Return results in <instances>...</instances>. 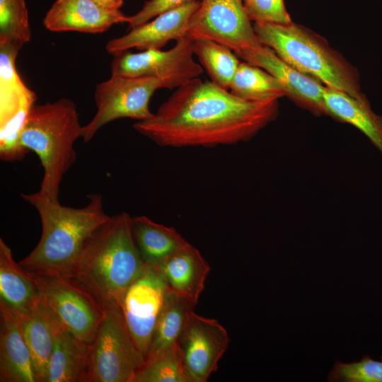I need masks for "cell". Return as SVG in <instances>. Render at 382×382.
<instances>
[{
	"label": "cell",
	"mask_w": 382,
	"mask_h": 382,
	"mask_svg": "<svg viewBox=\"0 0 382 382\" xmlns=\"http://www.w3.org/2000/svg\"><path fill=\"white\" fill-rule=\"evenodd\" d=\"M278 112V100H245L198 77L177 88L151 117L133 127L163 147H213L250 140Z\"/></svg>",
	"instance_id": "obj_1"
},
{
	"label": "cell",
	"mask_w": 382,
	"mask_h": 382,
	"mask_svg": "<svg viewBox=\"0 0 382 382\" xmlns=\"http://www.w3.org/2000/svg\"><path fill=\"white\" fill-rule=\"evenodd\" d=\"M37 211L42 233L35 248L19 264L38 274L74 277L83 248L110 217L99 194L88 196V203L81 208L63 206L39 191L22 194Z\"/></svg>",
	"instance_id": "obj_2"
},
{
	"label": "cell",
	"mask_w": 382,
	"mask_h": 382,
	"mask_svg": "<svg viewBox=\"0 0 382 382\" xmlns=\"http://www.w3.org/2000/svg\"><path fill=\"white\" fill-rule=\"evenodd\" d=\"M132 218L125 212L110 216L86 242L74 277L101 305L120 304L146 264L135 243Z\"/></svg>",
	"instance_id": "obj_3"
},
{
	"label": "cell",
	"mask_w": 382,
	"mask_h": 382,
	"mask_svg": "<svg viewBox=\"0 0 382 382\" xmlns=\"http://www.w3.org/2000/svg\"><path fill=\"white\" fill-rule=\"evenodd\" d=\"M82 127L76 106L68 98L35 104L28 115L20 141L40 160L43 176L39 192L44 196L59 199L63 176L76 159L74 145Z\"/></svg>",
	"instance_id": "obj_4"
},
{
	"label": "cell",
	"mask_w": 382,
	"mask_h": 382,
	"mask_svg": "<svg viewBox=\"0 0 382 382\" xmlns=\"http://www.w3.org/2000/svg\"><path fill=\"white\" fill-rule=\"evenodd\" d=\"M253 28L262 45L301 72L352 96L364 95L355 68L321 36L293 21L287 24L255 22Z\"/></svg>",
	"instance_id": "obj_5"
},
{
	"label": "cell",
	"mask_w": 382,
	"mask_h": 382,
	"mask_svg": "<svg viewBox=\"0 0 382 382\" xmlns=\"http://www.w3.org/2000/svg\"><path fill=\"white\" fill-rule=\"evenodd\" d=\"M103 307V318L88 345L86 382H131L145 356L132 338L120 305Z\"/></svg>",
	"instance_id": "obj_6"
},
{
	"label": "cell",
	"mask_w": 382,
	"mask_h": 382,
	"mask_svg": "<svg viewBox=\"0 0 382 382\" xmlns=\"http://www.w3.org/2000/svg\"><path fill=\"white\" fill-rule=\"evenodd\" d=\"M28 272L40 301L62 327L89 345L104 316L98 300L75 277Z\"/></svg>",
	"instance_id": "obj_7"
},
{
	"label": "cell",
	"mask_w": 382,
	"mask_h": 382,
	"mask_svg": "<svg viewBox=\"0 0 382 382\" xmlns=\"http://www.w3.org/2000/svg\"><path fill=\"white\" fill-rule=\"evenodd\" d=\"M163 88L161 81L152 77L111 76L95 90L96 112L82 127L81 138L89 142L104 125L120 118L146 120L154 115L149 105L154 93Z\"/></svg>",
	"instance_id": "obj_8"
},
{
	"label": "cell",
	"mask_w": 382,
	"mask_h": 382,
	"mask_svg": "<svg viewBox=\"0 0 382 382\" xmlns=\"http://www.w3.org/2000/svg\"><path fill=\"white\" fill-rule=\"evenodd\" d=\"M194 55L193 41L189 36L177 40L168 50H127L113 55L111 75L152 77L161 81L163 88H178L203 73Z\"/></svg>",
	"instance_id": "obj_9"
},
{
	"label": "cell",
	"mask_w": 382,
	"mask_h": 382,
	"mask_svg": "<svg viewBox=\"0 0 382 382\" xmlns=\"http://www.w3.org/2000/svg\"><path fill=\"white\" fill-rule=\"evenodd\" d=\"M187 36L212 40L235 53L262 45L243 0H199L190 19Z\"/></svg>",
	"instance_id": "obj_10"
},
{
	"label": "cell",
	"mask_w": 382,
	"mask_h": 382,
	"mask_svg": "<svg viewBox=\"0 0 382 382\" xmlns=\"http://www.w3.org/2000/svg\"><path fill=\"white\" fill-rule=\"evenodd\" d=\"M20 50L12 44H0V149L6 153L21 149V134L36 100L16 69Z\"/></svg>",
	"instance_id": "obj_11"
},
{
	"label": "cell",
	"mask_w": 382,
	"mask_h": 382,
	"mask_svg": "<svg viewBox=\"0 0 382 382\" xmlns=\"http://www.w3.org/2000/svg\"><path fill=\"white\" fill-rule=\"evenodd\" d=\"M168 290L160 270L146 264L120 304L130 334L145 359Z\"/></svg>",
	"instance_id": "obj_12"
},
{
	"label": "cell",
	"mask_w": 382,
	"mask_h": 382,
	"mask_svg": "<svg viewBox=\"0 0 382 382\" xmlns=\"http://www.w3.org/2000/svg\"><path fill=\"white\" fill-rule=\"evenodd\" d=\"M229 342L227 330L219 321L191 313L177 340L191 382L208 380L217 370Z\"/></svg>",
	"instance_id": "obj_13"
},
{
	"label": "cell",
	"mask_w": 382,
	"mask_h": 382,
	"mask_svg": "<svg viewBox=\"0 0 382 382\" xmlns=\"http://www.w3.org/2000/svg\"><path fill=\"white\" fill-rule=\"evenodd\" d=\"M199 5V0L163 12L129 29L127 34L109 40L105 49L112 55L131 48L159 50L170 40L184 38L188 35L190 19Z\"/></svg>",
	"instance_id": "obj_14"
},
{
	"label": "cell",
	"mask_w": 382,
	"mask_h": 382,
	"mask_svg": "<svg viewBox=\"0 0 382 382\" xmlns=\"http://www.w3.org/2000/svg\"><path fill=\"white\" fill-rule=\"evenodd\" d=\"M236 54L277 79L285 88L286 96L317 113H325L323 100L325 86L317 79L301 72L286 62L271 48L260 45L236 52Z\"/></svg>",
	"instance_id": "obj_15"
},
{
	"label": "cell",
	"mask_w": 382,
	"mask_h": 382,
	"mask_svg": "<svg viewBox=\"0 0 382 382\" xmlns=\"http://www.w3.org/2000/svg\"><path fill=\"white\" fill-rule=\"evenodd\" d=\"M120 9L105 7L94 0H55L43 18L52 32L101 33L112 25L128 23Z\"/></svg>",
	"instance_id": "obj_16"
},
{
	"label": "cell",
	"mask_w": 382,
	"mask_h": 382,
	"mask_svg": "<svg viewBox=\"0 0 382 382\" xmlns=\"http://www.w3.org/2000/svg\"><path fill=\"white\" fill-rule=\"evenodd\" d=\"M0 381L38 382L18 315L0 303Z\"/></svg>",
	"instance_id": "obj_17"
},
{
	"label": "cell",
	"mask_w": 382,
	"mask_h": 382,
	"mask_svg": "<svg viewBox=\"0 0 382 382\" xmlns=\"http://www.w3.org/2000/svg\"><path fill=\"white\" fill-rule=\"evenodd\" d=\"M156 267L171 291L197 303L210 265L196 248L189 243Z\"/></svg>",
	"instance_id": "obj_18"
},
{
	"label": "cell",
	"mask_w": 382,
	"mask_h": 382,
	"mask_svg": "<svg viewBox=\"0 0 382 382\" xmlns=\"http://www.w3.org/2000/svg\"><path fill=\"white\" fill-rule=\"evenodd\" d=\"M18 315L37 381L45 382L54 343L56 318L39 299L27 311Z\"/></svg>",
	"instance_id": "obj_19"
},
{
	"label": "cell",
	"mask_w": 382,
	"mask_h": 382,
	"mask_svg": "<svg viewBox=\"0 0 382 382\" xmlns=\"http://www.w3.org/2000/svg\"><path fill=\"white\" fill-rule=\"evenodd\" d=\"M323 100L326 114L357 127L382 155V116L373 111L364 95L354 97L325 86Z\"/></svg>",
	"instance_id": "obj_20"
},
{
	"label": "cell",
	"mask_w": 382,
	"mask_h": 382,
	"mask_svg": "<svg viewBox=\"0 0 382 382\" xmlns=\"http://www.w3.org/2000/svg\"><path fill=\"white\" fill-rule=\"evenodd\" d=\"M88 344L56 319L55 338L45 382H86Z\"/></svg>",
	"instance_id": "obj_21"
},
{
	"label": "cell",
	"mask_w": 382,
	"mask_h": 382,
	"mask_svg": "<svg viewBox=\"0 0 382 382\" xmlns=\"http://www.w3.org/2000/svg\"><path fill=\"white\" fill-rule=\"evenodd\" d=\"M135 243L145 264L157 267L189 243L173 227L146 216L132 218Z\"/></svg>",
	"instance_id": "obj_22"
},
{
	"label": "cell",
	"mask_w": 382,
	"mask_h": 382,
	"mask_svg": "<svg viewBox=\"0 0 382 382\" xmlns=\"http://www.w3.org/2000/svg\"><path fill=\"white\" fill-rule=\"evenodd\" d=\"M37 299V289L30 273L16 262L11 248L0 238V303L21 314Z\"/></svg>",
	"instance_id": "obj_23"
},
{
	"label": "cell",
	"mask_w": 382,
	"mask_h": 382,
	"mask_svg": "<svg viewBox=\"0 0 382 382\" xmlns=\"http://www.w3.org/2000/svg\"><path fill=\"white\" fill-rule=\"evenodd\" d=\"M197 303L171 291L166 293L146 360L174 346ZM145 360V361H146Z\"/></svg>",
	"instance_id": "obj_24"
},
{
	"label": "cell",
	"mask_w": 382,
	"mask_h": 382,
	"mask_svg": "<svg viewBox=\"0 0 382 382\" xmlns=\"http://www.w3.org/2000/svg\"><path fill=\"white\" fill-rule=\"evenodd\" d=\"M228 91L249 101L279 100L286 96L283 85L263 69L246 62H241Z\"/></svg>",
	"instance_id": "obj_25"
},
{
	"label": "cell",
	"mask_w": 382,
	"mask_h": 382,
	"mask_svg": "<svg viewBox=\"0 0 382 382\" xmlns=\"http://www.w3.org/2000/svg\"><path fill=\"white\" fill-rule=\"evenodd\" d=\"M195 54L212 81L228 90L240 64L238 57L228 47L204 37L192 38Z\"/></svg>",
	"instance_id": "obj_26"
},
{
	"label": "cell",
	"mask_w": 382,
	"mask_h": 382,
	"mask_svg": "<svg viewBox=\"0 0 382 382\" xmlns=\"http://www.w3.org/2000/svg\"><path fill=\"white\" fill-rule=\"evenodd\" d=\"M131 382H191L177 343L146 359Z\"/></svg>",
	"instance_id": "obj_27"
},
{
	"label": "cell",
	"mask_w": 382,
	"mask_h": 382,
	"mask_svg": "<svg viewBox=\"0 0 382 382\" xmlns=\"http://www.w3.org/2000/svg\"><path fill=\"white\" fill-rule=\"evenodd\" d=\"M31 35L25 1L0 0V44H12L21 49Z\"/></svg>",
	"instance_id": "obj_28"
},
{
	"label": "cell",
	"mask_w": 382,
	"mask_h": 382,
	"mask_svg": "<svg viewBox=\"0 0 382 382\" xmlns=\"http://www.w3.org/2000/svg\"><path fill=\"white\" fill-rule=\"evenodd\" d=\"M332 382H382V360L364 356L359 361H337L328 376Z\"/></svg>",
	"instance_id": "obj_29"
},
{
	"label": "cell",
	"mask_w": 382,
	"mask_h": 382,
	"mask_svg": "<svg viewBox=\"0 0 382 382\" xmlns=\"http://www.w3.org/2000/svg\"><path fill=\"white\" fill-rule=\"evenodd\" d=\"M245 12L252 21L287 24L292 22L284 0H247Z\"/></svg>",
	"instance_id": "obj_30"
},
{
	"label": "cell",
	"mask_w": 382,
	"mask_h": 382,
	"mask_svg": "<svg viewBox=\"0 0 382 382\" xmlns=\"http://www.w3.org/2000/svg\"><path fill=\"white\" fill-rule=\"evenodd\" d=\"M198 0H148L141 8L132 16H129V30L140 25L158 15Z\"/></svg>",
	"instance_id": "obj_31"
},
{
	"label": "cell",
	"mask_w": 382,
	"mask_h": 382,
	"mask_svg": "<svg viewBox=\"0 0 382 382\" xmlns=\"http://www.w3.org/2000/svg\"><path fill=\"white\" fill-rule=\"evenodd\" d=\"M99 4L111 9H120L124 3L123 0H94Z\"/></svg>",
	"instance_id": "obj_32"
},
{
	"label": "cell",
	"mask_w": 382,
	"mask_h": 382,
	"mask_svg": "<svg viewBox=\"0 0 382 382\" xmlns=\"http://www.w3.org/2000/svg\"><path fill=\"white\" fill-rule=\"evenodd\" d=\"M381 359L382 360V355H381Z\"/></svg>",
	"instance_id": "obj_33"
},
{
	"label": "cell",
	"mask_w": 382,
	"mask_h": 382,
	"mask_svg": "<svg viewBox=\"0 0 382 382\" xmlns=\"http://www.w3.org/2000/svg\"><path fill=\"white\" fill-rule=\"evenodd\" d=\"M243 1H247V0H243Z\"/></svg>",
	"instance_id": "obj_34"
}]
</instances>
